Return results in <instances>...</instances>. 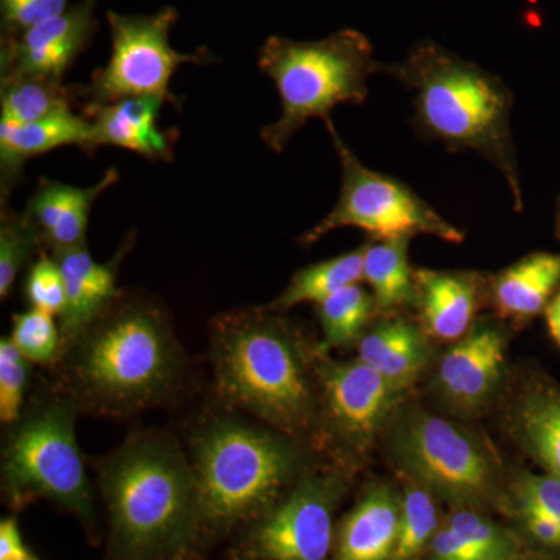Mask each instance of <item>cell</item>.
<instances>
[{
  "instance_id": "obj_1",
  "label": "cell",
  "mask_w": 560,
  "mask_h": 560,
  "mask_svg": "<svg viewBox=\"0 0 560 560\" xmlns=\"http://www.w3.org/2000/svg\"><path fill=\"white\" fill-rule=\"evenodd\" d=\"M377 73L393 77L412 94L415 127L423 138L452 151H475L503 175L522 212L523 189L512 139L514 95L493 75L433 39L412 44L405 58L378 61Z\"/></svg>"
},
{
  "instance_id": "obj_2",
  "label": "cell",
  "mask_w": 560,
  "mask_h": 560,
  "mask_svg": "<svg viewBox=\"0 0 560 560\" xmlns=\"http://www.w3.org/2000/svg\"><path fill=\"white\" fill-rule=\"evenodd\" d=\"M79 401L108 416L156 407L179 389L186 359L156 302L120 294L70 346Z\"/></svg>"
},
{
  "instance_id": "obj_3",
  "label": "cell",
  "mask_w": 560,
  "mask_h": 560,
  "mask_svg": "<svg viewBox=\"0 0 560 560\" xmlns=\"http://www.w3.org/2000/svg\"><path fill=\"white\" fill-rule=\"evenodd\" d=\"M101 488L120 559L176 558L202 526L194 467L167 434H135L110 453Z\"/></svg>"
},
{
  "instance_id": "obj_4",
  "label": "cell",
  "mask_w": 560,
  "mask_h": 560,
  "mask_svg": "<svg viewBox=\"0 0 560 560\" xmlns=\"http://www.w3.org/2000/svg\"><path fill=\"white\" fill-rule=\"evenodd\" d=\"M301 348L270 308L217 316L210 326V357L221 399L287 436L311 430L316 397Z\"/></svg>"
},
{
  "instance_id": "obj_5",
  "label": "cell",
  "mask_w": 560,
  "mask_h": 560,
  "mask_svg": "<svg viewBox=\"0 0 560 560\" xmlns=\"http://www.w3.org/2000/svg\"><path fill=\"white\" fill-rule=\"evenodd\" d=\"M191 467L201 525L230 529L260 517L302 471V452L282 431L219 416L195 431Z\"/></svg>"
},
{
  "instance_id": "obj_6",
  "label": "cell",
  "mask_w": 560,
  "mask_h": 560,
  "mask_svg": "<svg viewBox=\"0 0 560 560\" xmlns=\"http://www.w3.org/2000/svg\"><path fill=\"white\" fill-rule=\"evenodd\" d=\"M257 65L275 81L282 106L279 119L260 131L265 145L276 153H282L308 120L329 124L337 106L363 105L370 97L368 81L378 68L370 38L355 28L318 40L268 36Z\"/></svg>"
},
{
  "instance_id": "obj_7",
  "label": "cell",
  "mask_w": 560,
  "mask_h": 560,
  "mask_svg": "<svg viewBox=\"0 0 560 560\" xmlns=\"http://www.w3.org/2000/svg\"><path fill=\"white\" fill-rule=\"evenodd\" d=\"M75 422L77 400L50 394L10 425L2 448V490L11 506L46 499L92 521L94 504Z\"/></svg>"
},
{
  "instance_id": "obj_8",
  "label": "cell",
  "mask_w": 560,
  "mask_h": 560,
  "mask_svg": "<svg viewBox=\"0 0 560 560\" xmlns=\"http://www.w3.org/2000/svg\"><path fill=\"white\" fill-rule=\"evenodd\" d=\"M326 127L340 158V198L318 224L301 235L302 245H313L340 228H359L375 241L431 235L448 243L464 242L466 234L440 215L410 186L361 164L338 135L334 121Z\"/></svg>"
},
{
  "instance_id": "obj_9",
  "label": "cell",
  "mask_w": 560,
  "mask_h": 560,
  "mask_svg": "<svg viewBox=\"0 0 560 560\" xmlns=\"http://www.w3.org/2000/svg\"><path fill=\"white\" fill-rule=\"evenodd\" d=\"M110 32V57L105 68L94 70L91 83L77 88L88 105L130 97H158L179 106L171 83L183 65L208 62V51L180 54L171 44L172 28L178 21L173 7L151 14L106 13Z\"/></svg>"
},
{
  "instance_id": "obj_10",
  "label": "cell",
  "mask_w": 560,
  "mask_h": 560,
  "mask_svg": "<svg viewBox=\"0 0 560 560\" xmlns=\"http://www.w3.org/2000/svg\"><path fill=\"white\" fill-rule=\"evenodd\" d=\"M390 440L394 458L423 488L463 503L497 492L499 471L492 456L451 420L411 410L401 416Z\"/></svg>"
},
{
  "instance_id": "obj_11",
  "label": "cell",
  "mask_w": 560,
  "mask_h": 560,
  "mask_svg": "<svg viewBox=\"0 0 560 560\" xmlns=\"http://www.w3.org/2000/svg\"><path fill=\"white\" fill-rule=\"evenodd\" d=\"M346 482L337 471L301 475L278 504L260 515L243 541L248 560H327L334 544V515Z\"/></svg>"
},
{
  "instance_id": "obj_12",
  "label": "cell",
  "mask_w": 560,
  "mask_h": 560,
  "mask_svg": "<svg viewBox=\"0 0 560 560\" xmlns=\"http://www.w3.org/2000/svg\"><path fill=\"white\" fill-rule=\"evenodd\" d=\"M316 366L327 430L346 451L371 447L383 423L404 400L400 390L363 361L319 359Z\"/></svg>"
},
{
  "instance_id": "obj_13",
  "label": "cell",
  "mask_w": 560,
  "mask_h": 560,
  "mask_svg": "<svg viewBox=\"0 0 560 560\" xmlns=\"http://www.w3.org/2000/svg\"><path fill=\"white\" fill-rule=\"evenodd\" d=\"M98 0H77L66 13L2 39V80L47 79L62 81L97 28Z\"/></svg>"
},
{
  "instance_id": "obj_14",
  "label": "cell",
  "mask_w": 560,
  "mask_h": 560,
  "mask_svg": "<svg viewBox=\"0 0 560 560\" xmlns=\"http://www.w3.org/2000/svg\"><path fill=\"white\" fill-rule=\"evenodd\" d=\"M506 348L503 327L477 320L438 366L436 386L445 400L464 412L485 407L503 377Z\"/></svg>"
},
{
  "instance_id": "obj_15",
  "label": "cell",
  "mask_w": 560,
  "mask_h": 560,
  "mask_svg": "<svg viewBox=\"0 0 560 560\" xmlns=\"http://www.w3.org/2000/svg\"><path fill=\"white\" fill-rule=\"evenodd\" d=\"M131 248L132 241L128 237L106 264L92 259L86 246L51 254L60 265L66 282V307L60 316L65 349L79 340L83 331L120 296L117 276L121 260Z\"/></svg>"
},
{
  "instance_id": "obj_16",
  "label": "cell",
  "mask_w": 560,
  "mask_h": 560,
  "mask_svg": "<svg viewBox=\"0 0 560 560\" xmlns=\"http://www.w3.org/2000/svg\"><path fill=\"white\" fill-rule=\"evenodd\" d=\"M415 282L419 326L434 340H460L474 326L482 298L489 296V282L474 271L419 268Z\"/></svg>"
},
{
  "instance_id": "obj_17",
  "label": "cell",
  "mask_w": 560,
  "mask_h": 560,
  "mask_svg": "<svg viewBox=\"0 0 560 560\" xmlns=\"http://www.w3.org/2000/svg\"><path fill=\"white\" fill-rule=\"evenodd\" d=\"M164 101L158 97H130L86 105L84 116L91 121L86 151L101 147L135 151L151 162H171L178 132L158 127Z\"/></svg>"
},
{
  "instance_id": "obj_18",
  "label": "cell",
  "mask_w": 560,
  "mask_h": 560,
  "mask_svg": "<svg viewBox=\"0 0 560 560\" xmlns=\"http://www.w3.org/2000/svg\"><path fill=\"white\" fill-rule=\"evenodd\" d=\"M120 179L117 168H108L103 178L90 187H75L60 180L39 179L28 201V219L39 231L43 246L50 254L86 246L88 223L95 201Z\"/></svg>"
},
{
  "instance_id": "obj_19",
  "label": "cell",
  "mask_w": 560,
  "mask_h": 560,
  "mask_svg": "<svg viewBox=\"0 0 560 560\" xmlns=\"http://www.w3.org/2000/svg\"><path fill=\"white\" fill-rule=\"evenodd\" d=\"M399 522L400 499L385 486H375L342 522L331 560H390Z\"/></svg>"
},
{
  "instance_id": "obj_20",
  "label": "cell",
  "mask_w": 560,
  "mask_h": 560,
  "mask_svg": "<svg viewBox=\"0 0 560 560\" xmlns=\"http://www.w3.org/2000/svg\"><path fill=\"white\" fill-rule=\"evenodd\" d=\"M560 290V254L533 253L490 278V302L501 318L528 320Z\"/></svg>"
},
{
  "instance_id": "obj_21",
  "label": "cell",
  "mask_w": 560,
  "mask_h": 560,
  "mask_svg": "<svg viewBox=\"0 0 560 560\" xmlns=\"http://www.w3.org/2000/svg\"><path fill=\"white\" fill-rule=\"evenodd\" d=\"M90 140L91 121L86 116H77L72 110L20 127L0 125L2 200L18 183L22 167L31 158L68 145H77L86 151Z\"/></svg>"
},
{
  "instance_id": "obj_22",
  "label": "cell",
  "mask_w": 560,
  "mask_h": 560,
  "mask_svg": "<svg viewBox=\"0 0 560 560\" xmlns=\"http://www.w3.org/2000/svg\"><path fill=\"white\" fill-rule=\"evenodd\" d=\"M427 338L422 327L401 316H389L364 331L359 360L407 393L429 361Z\"/></svg>"
},
{
  "instance_id": "obj_23",
  "label": "cell",
  "mask_w": 560,
  "mask_h": 560,
  "mask_svg": "<svg viewBox=\"0 0 560 560\" xmlns=\"http://www.w3.org/2000/svg\"><path fill=\"white\" fill-rule=\"evenodd\" d=\"M512 423L529 455L560 478V388L540 383L526 390Z\"/></svg>"
},
{
  "instance_id": "obj_24",
  "label": "cell",
  "mask_w": 560,
  "mask_h": 560,
  "mask_svg": "<svg viewBox=\"0 0 560 560\" xmlns=\"http://www.w3.org/2000/svg\"><path fill=\"white\" fill-rule=\"evenodd\" d=\"M411 238H372L364 243L363 280L371 287L377 312L416 304L415 270L408 259Z\"/></svg>"
},
{
  "instance_id": "obj_25",
  "label": "cell",
  "mask_w": 560,
  "mask_h": 560,
  "mask_svg": "<svg viewBox=\"0 0 560 560\" xmlns=\"http://www.w3.org/2000/svg\"><path fill=\"white\" fill-rule=\"evenodd\" d=\"M363 259L364 245L341 256L302 268L291 276L289 285L270 305H267V308L280 313L305 302L319 304L331 294L363 280Z\"/></svg>"
},
{
  "instance_id": "obj_26",
  "label": "cell",
  "mask_w": 560,
  "mask_h": 560,
  "mask_svg": "<svg viewBox=\"0 0 560 560\" xmlns=\"http://www.w3.org/2000/svg\"><path fill=\"white\" fill-rule=\"evenodd\" d=\"M79 98L77 88H68L57 80H2L0 94V125L20 127L70 113L72 102Z\"/></svg>"
},
{
  "instance_id": "obj_27",
  "label": "cell",
  "mask_w": 560,
  "mask_h": 560,
  "mask_svg": "<svg viewBox=\"0 0 560 560\" xmlns=\"http://www.w3.org/2000/svg\"><path fill=\"white\" fill-rule=\"evenodd\" d=\"M324 345L327 348H348L360 341L368 324L377 312L374 296L360 283L346 287L316 304Z\"/></svg>"
},
{
  "instance_id": "obj_28",
  "label": "cell",
  "mask_w": 560,
  "mask_h": 560,
  "mask_svg": "<svg viewBox=\"0 0 560 560\" xmlns=\"http://www.w3.org/2000/svg\"><path fill=\"white\" fill-rule=\"evenodd\" d=\"M43 246L39 231L27 213L2 205L0 215V298L9 300L18 278L31 267L33 253Z\"/></svg>"
},
{
  "instance_id": "obj_29",
  "label": "cell",
  "mask_w": 560,
  "mask_h": 560,
  "mask_svg": "<svg viewBox=\"0 0 560 560\" xmlns=\"http://www.w3.org/2000/svg\"><path fill=\"white\" fill-rule=\"evenodd\" d=\"M440 529V512L431 490L416 482L400 499V522L390 560H412Z\"/></svg>"
},
{
  "instance_id": "obj_30",
  "label": "cell",
  "mask_w": 560,
  "mask_h": 560,
  "mask_svg": "<svg viewBox=\"0 0 560 560\" xmlns=\"http://www.w3.org/2000/svg\"><path fill=\"white\" fill-rule=\"evenodd\" d=\"M10 340L25 359L36 364L55 363L65 349L60 324L55 323L50 313L36 308L13 316Z\"/></svg>"
},
{
  "instance_id": "obj_31",
  "label": "cell",
  "mask_w": 560,
  "mask_h": 560,
  "mask_svg": "<svg viewBox=\"0 0 560 560\" xmlns=\"http://www.w3.org/2000/svg\"><path fill=\"white\" fill-rule=\"evenodd\" d=\"M32 361L25 359L10 337L0 340V422L10 427L25 410L31 386Z\"/></svg>"
},
{
  "instance_id": "obj_32",
  "label": "cell",
  "mask_w": 560,
  "mask_h": 560,
  "mask_svg": "<svg viewBox=\"0 0 560 560\" xmlns=\"http://www.w3.org/2000/svg\"><path fill=\"white\" fill-rule=\"evenodd\" d=\"M24 294L31 308L61 316L66 307L65 276L58 261L46 250H39L25 276Z\"/></svg>"
},
{
  "instance_id": "obj_33",
  "label": "cell",
  "mask_w": 560,
  "mask_h": 560,
  "mask_svg": "<svg viewBox=\"0 0 560 560\" xmlns=\"http://www.w3.org/2000/svg\"><path fill=\"white\" fill-rule=\"evenodd\" d=\"M466 544L475 560L504 558L510 555L511 539L489 518L470 510L453 512L445 522Z\"/></svg>"
},
{
  "instance_id": "obj_34",
  "label": "cell",
  "mask_w": 560,
  "mask_h": 560,
  "mask_svg": "<svg viewBox=\"0 0 560 560\" xmlns=\"http://www.w3.org/2000/svg\"><path fill=\"white\" fill-rule=\"evenodd\" d=\"M72 5L70 0H0L3 38L20 35L40 22L60 16Z\"/></svg>"
},
{
  "instance_id": "obj_35",
  "label": "cell",
  "mask_w": 560,
  "mask_h": 560,
  "mask_svg": "<svg viewBox=\"0 0 560 560\" xmlns=\"http://www.w3.org/2000/svg\"><path fill=\"white\" fill-rule=\"evenodd\" d=\"M515 500L560 523V478L523 474L515 482Z\"/></svg>"
},
{
  "instance_id": "obj_36",
  "label": "cell",
  "mask_w": 560,
  "mask_h": 560,
  "mask_svg": "<svg viewBox=\"0 0 560 560\" xmlns=\"http://www.w3.org/2000/svg\"><path fill=\"white\" fill-rule=\"evenodd\" d=\"M518 515L530 537L545 547L560 550V523L552 521L528 504L517 503Z\"/></svg>"
},
{
  "instance_id": "obj_37",
  "label": "cell",
  "mask_w": 560,
  "mask_h": 560,
  "mask_svg": "<svg viewBox=\"0 0 560 560\" xmlns=\"http://www.w3.org/2000/svg\"><path fill=\"white\" fill-rule=\"evenodd\" d=\"M430 547L431 560H475L469 548L447 523H444L436 530L433 539H431Z\"/></svg>"
},
{
  "instance_id": "obj_38",
  "label": "cell",
  "mask_w": 560,
  "mask_h": 560,
  "mask_svg": "<svg viewBox=\"0 0 560 560\" xmlns=\"http://www.w3.org/2000/svg\"><path fill=\"white\" fill-rule=\"evenodd\" d=\"M20 526L14 518L0 522V560H10L27 552Z\"/></svg>"
},
{
  "instance_id": "obj_39",
  "label": "cell",
  "mask_w": 560,
  "mask_h": 560,
  "mask_svg": "<svg viewBox=\"0 0 560 560\" xmlns=\"http://www.w3.org/2000/svg\"><path fill=\"white\" fill-rule=\"evenodd\" d=\"M545 316H547L548 330H550L551 338L560 348V290L552 298L550 305L545 311Z\"/></svg>"
},
{
  "instance_id": "obj_40",
  "label": "cell",
  "mask_w": 560,
  "mask_h": 560,
  "mask_svg": "<svg viewBox=\"0 0 560 560\" xmlns=\"http://www.w3.org/2000/svg\"><path fill=\"white\" fill-rule=\"evenodd\" d=\"M556 235H558L560 242V195L556 200Z\"/></svg>"
},
{
  "instance_id": "obj_41",
  "label": "cell",
  "mask_w": 560,
  "mask_h": 560,
  "mask_svg": "<svg viewBox=\"0 0 560 560\" xmlns=\"http://www.w3.org/2000/svg\"><path fill=\"white\" fill-rule=\"evenodd\" d=\"M10 560H39L36 556H33L31 551L25 552V555L18 556V558Z\"/></svg>"
},
{
  "instance_id": "obj_42",
  "label": "cell",
  "mask_w": 560,
  "mask_h": 560,
  "mask_svg": "<svg viewBox=\"0 0 560 560\" xmlns=\"http://www.w3.org/2000/svg\"><path fill=\"white\" fill-rule=\"evenodd\" d=\"M488 560H515V559H511V558H508V556H504V558H492V559H488Z\"/></svg>"
}]
</instances>
